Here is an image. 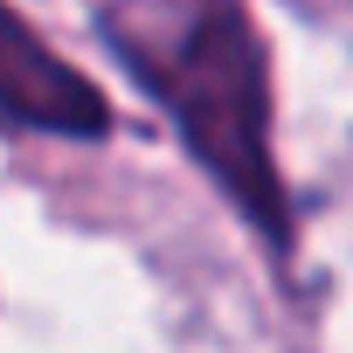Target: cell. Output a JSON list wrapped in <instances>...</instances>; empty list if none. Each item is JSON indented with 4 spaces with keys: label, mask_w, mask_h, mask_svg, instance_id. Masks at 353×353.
I'll use <instances>...</instances> for the list:
<instances>
[{
    "label": "cell",
    "mask_w": 353,
    "mask_h": 353,
    "mask_svg": "<svg viewBox=\"0 0 353 353\" xmlns=\"http://www.w3.org/2000/svg\"><path fill=\"white\" fill-rule=\"evenodd\" d=\"M104 42L181 125L222 194L284 250L291 201L270 159V77L243 0H111Z\"/></svg>",
    "instance_id": "1"
},
{
    "label": "cell",
    "mask_w": 353,
    "mask_h": 353,
    "mask_svg": "<svg viewBox=\"0 0 353 353\" xmlns=\"http://www.w3.org/2000/svg\"><path fill=\"white\" fill-rule=\"evenodd\" d=\"M0 132H42V139H104L111 104L104 90L70 70L8 0H0Z\"/></svg>",
    "instance_id": "2"
}]
</instances>
